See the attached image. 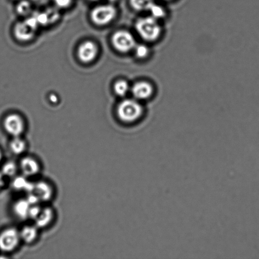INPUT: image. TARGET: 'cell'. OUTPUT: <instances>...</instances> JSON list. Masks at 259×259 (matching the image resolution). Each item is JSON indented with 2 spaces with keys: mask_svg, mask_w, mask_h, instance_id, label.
Segmentation results:
<instances>
[{
  "mask_svg": "<svg viewBox=\"0 0 259 259\" xmlns=\"http://www.w3.org/2000/svg\"><path fill=\"white\" fill-rule=\"evenodd\" d=\"M136 29L140 36L149 42L158 39L161 33V27L157 20L151 16L141 18L137 20Z\"/></svg>",
  "mask_w": 259,
  "mask_h": 259,
  "instance_id": "1",
  "label": "cell"
},
{
  "mask_svg": "<svg viewBox=\"0 0 259 259\" xmlns=\"http://www.w3.org/2000/svg\"><path fill=\"white\" fill-rule=\"evenodd\" d=\"M143 108L141 104L133 100H124L119 105L117 115L123 123H134L143 115Z\"/></svg>",
  "mask_w": 259,
  "mask_h": 259,
  "instance_id": "2",
  "label": "cell"
},
{
  "mask_svg": "<svg viewBox=\"0 0 259 259\" xmlns=\"http://www.w3.org/2000/svg\"><path fill=\"white\" fill-rule=\"evenodd\" d=\"M38 22L34 16L28 18L24 22H19L15 28V35L18 39L27 41L34 36L38 27Z\"/></svg>",
  "mask_w": 259,
  "mask_h": 259,
  "instance_id": "3",
  "label": "cell"
},
{
  "mask_svg": "<svg viewBox=\"0 0 259 259\" xmlns=\"http://www.w3.org/2000/svg\"><path fill=\"white\" fill-rule=\"evenodd\" d=\"M112 43L116 50L121 53H128L136 46L134 35L126 30H119L114 34Z\"/></svg>",
  "mask_w": 259,
  "mask_h": 259,
  "instance_id": "4",
  "label": "cell"
},
{
  "mask_svg": "<svg viewBox=\"0 0 259 259\" xmlns=\"http://www.w3.org/2000/svg\"><path fill=\"white\" fill-rule=\"evenodd\" d=\"M116 15V9L113 5H101L93 9L91 19L96 24L105 25L112 21Z\"/></svg>",
  "mask_w": 259,
  "mask_h": 259,
  "instance_id": "5",
  "label": "cell"
},
{
  "mask_svg": "<svg viewBox=\"0 0 259 259\" xmlns=\"http://www.w3.org/2000/svg\"><path fill=\"white\" fill-rule=\"evenodd\" d=\"M20 232L15 228H8L0 234V250L5 252L14 250L19 245Z\"/></svg>",
  "mask_w": 259,
  "mask_h": 259,
  "instance_id": "6",
  "label": "cell"
},
{
  "mask_svg": "<svg viewBox=\"0 0 259 259\" xmlns=\"http://www.w3.org/2000/svg\"><path fill=\"white\" fill-rule=\"evenodd\" d=\"M4 127L7 133L12 137H20L25 131V123L21 116L12 114L4 121Z\"/></svg>",
  "mask_w": 259,
  "mask_h": 259,
  "instance_id": "7",
  "label": "cell"
},
{
  "mask_svg": "<svg viewBox=\"0 0 259 259\" xmlns=\"http://www.w3.org/2000/svg\"><path fill=\"white\" fill-rule=\"evenodd\" d=\"M98 53L97 46L90 40L83 42L78 49V58L83 63L92 62L97 57Z\"/></svg>",
  "mask_w": 259,
  "mask_h": 259,
  "instance_id": "8",
  "label": "cell"
},
{
  "mask_svg": "<svg viewBox=\"0 0 259 259\" xmlns=\"http://www.w3.org/2000/svg\"><path fill=\"white\" fill-rule=\"evenodd\" d=\"M20 167L23 175L26 177L35 176L40 171L39 162L30 157H25L22 159L20 161Z\"/></svg>",
  "mask_w": 259,
  "mask_h": 259,
  "instance_id": "9",
  "label": "cell"
},
{
  "mask_svg": "<svg viewBox=\"0 0 259 259\" xmlns=\"http://www.w3.org/2000/svg\"><path fill=\"white\" fill-rule=\"evenodd\" d=\"M132 91L134 97L140 100H147L153 93V88L151 83L145 81L135 83Z\"/></svg>",
  "mask_w": 259,
  "mask_h": 259,
  "instance_id": "10",
  "label": "cell"
},
{
  "mask_svg": "<svg viewBox=\"0 0 259 259\" xmlns=\"http://www.w3.org/2000/svg\"><path fill=\"white\" fill-rule=\"evenodd\" d=\"M32 193L36 195L40 202H47L52 199L53 189L49 184L45 182L34 183V188Z\"/></svg>",
  "mask_w": 259,
  "mask_h": 259,
  "instance_id": "11",
  "label": "cell"
},
{
  "mask_svg": "<svg viewBox=\"0 0 259 259\" xmlns=\"http://www.w3.org/2000/svg\"><path fill=\"white\" fill-rule=\"evenodd\" d=\"M54 218V212L52 208H42L41 211L34 220L35 225L38 228H44L47 227L52 223Z\"/></svg>",
  "mask_w": 259,
  "mask_h": 259,
  "instance_id": "12",
  "label": "cell"
},
{
  "mask_svg": "<svg viewBox=\"0 0 259 259\" xmlns=\"http://www.w3.org/2000/svg\"><path fill=\"white\" fill-rule=\"evenodd\" d=\"M12 186L18 191H24L29 194L34 190V183L28 181L27 177L23 175L21 177H14L12 180Z\"/></svg>",
  "mask_w": 259,
  "mask_h": 259,
  "instance_id": "13",
  "label": "cell"
},
{
  "mask_svg": "<svg viewBox=\"0 0 259 259\" xmlns=\"http://www.w3.org/2000/svg\"><path fill=\"white\" fill-rule=\"evenodd\" d=\"M30 206L26 199L17 200L14 205V213L20 220H26L29 218Z\"/></svg>",
  "mask_w": 259,
  "mask_h": 259,
  "instance_id": "14",
  "label": "cell"
},
{
  "mask_svg": "<svg viewBox=\"0 0 259 259\" xmlns=\"http://www.w3.org/2000/svg\"><path fill=\"white\" fill-rule=\"evenodd\" d=\"M38 228L36 226H25L20 231V239L26 243L34 242L38 236Z\"/></svg>",
  "mask_w": 259,
  "mask_h": 259,
  "instance_id": "15",
  "label": "cell"
},
{
  "mask_svg": "<svg viewBox=\"0 0 259 259\" xmlns=\"http://www.w3.org/2000/svg\"><path fill=\"white\" fill-rule=\"evenodd\" d=\"M11 151L15 155H20L25 151L27 148L26 142L20 138V137H15L12 140L10 144Z\"/></svg>",
  "mask_w": 259,
  "mask_h": 259,
  "instance_id": "16",
  "label": "cell"
},
{
  "mask_svg": "<svg viewBox=\"0 0 259 259\" xmlns=\"http://www.w3.org/2000/svg\"><path fill=\"white\" fill-rule=\"evenodd\" d=\"M147 11L150 12L151 17L157 20L162 19L166 15V12H165L163 8L159 5L155 4L154 2L152 3Z\"/></svg>",
  "mask_w": 259,
  "mask_h": 259,
  "instance_id": "17",
  "label": "cell"
},
{
  "mask_svg": "<svg viewBox=\"0 0 259 259\" xmlns=\"http://www.w3.org/2000/svg\"><path fill=\"white\" fill-rule=\"evenodd\" d=\"M153 0H131L132 7L137 11H147Z\"/></svg>",
  "mask_w": 259,
  "mask_h": 259,
  "instance_id": "18",
  "label": "cell"
},
{
  "mask_svg": "<svg viewBox=\"0 0 259 259\" xmlns=\"http://www.w3.org/2000/svg\"><path fill=\"white\" fill-rule=\"evenodd\" d=\"M17 171V166L14 162H6L2 168V174L4 177H14Z\"/></svg>",
  "mask_w": 259,
  "mask_h": 259,
  "instance_id": "19",
  "label": "cell"
},
{
  "mask_svg": "<svg viewBox=\"0 0 259 259\" xmlns=\"http://www.w3.org/2000/svg\"><path fill=\"white\" fill-rule=\"evenodd\" d=\"M130 86L125 80H119L115 83L114 90L116 95L120 96H124L128 93Z\"/></svg>",
  "mask_w": 259,
  "mask_h": 259,
  "instance_id": "20",
  "label": "cell"
},
{
  "mask_svg": "<svg viewBox=\"0 0 259 259\" xmlns=\"http://www.w3.org/2000/svg\"><path fill=\"white\" fill-rule=\"evenodd\" d=\"M17 12L22 15H27L31 12L32 6L29 2L27 0H23L18 5L17 8Z\"/></svg>",
  "mask_w": 259,
  "mask_h": 259,
  "instance_id": "21",
  "label": "cell"
},
{
  "mask_svg": "<svg viewBox=\"0 0 259 259\" xmlns=\"http://www.w3.org/2000/svg\"><path fill=\"white\" fill-rule=\"evenodd\" d=\"M136 57L140 59H144L149 54V49L147 46L144 45H136L134 48Z\"/></svg>",
  "mask_w": 259,
  "mask_h": 259,
  "instance_id": "22",
  "label": "cell"
},
{
  "mask_svg": "<svg viewBox=\"0 0 259 259\" xmlns=\"http://www.w3.org/2000/svg\"><path fill=\"white\" fill-rule=\"evenodd\" d=\"M42 207H40L39 204L31 205L30 207L29 212V218L30 219L35 220L41 211Z\"/></svg>",
  "mask_w": 259,
  "mask_h": 259,
  "instance_id": "23",
  "label": "cell"
},
{
  "mask_svg": "<svg viewBox=\"0 0 259 259\" xmlns=\"http://www.w3.org/2000/svg\"><path fill=\"white\" fill-rule=\"evenodd\" d=\"M46 13H47L48 19H49L51 24L53 22H55L56 20H57L58 18H59V14H58V12L55 9H52L48 10Z\"/></svg>",
  "mask_w": 259,
  "mask_h": 259,
  "instance_id": "24",
  "label": "cell"
},
{
  "mask_svg": "<svg viewBox=\"0 0 259 259\" xmlns=\"http://www.w3.org/2000/svg\"><path fill=\"white\" fill-rule=\"evenodd\" d=\"M54 1L57 7L65 9L70 6L72 0H54Z\"/></svg>",
  "mask_w": 259,
  "mask_h": 259,
  "instance_id": "25",
  "label": "cell"
},
{
  "mask_svg": "<svg viewBox=\"0 0 259 259\" xmlns=\"http://www.w3.org/2000/svg\"><path fill=\"white\" fill-rule=\"evenodd\" d=\"M4 176L2 174V172H0V189L4 187L5 184V180H4Z\"/></svg>",
  "mask_w": 259,
  "mask_h": 259,
  "instance_id": "26",
  "label": "cell"
},
{
  "mask_svg": "<svg viewBox=\"0 0 259 259\" xmlns=\"http://www.w3.org/2000/svg\"><path fill=\"white\" fill-rule=\"evenodd\" d=\"M50 100L52 101L53 103H57V96L52 95L50 96Z\"/></svg>",
  "mask_w": 259,
  "mask_h": 259,
  "instance_id": "27",
  "label": "cell"
},
{
  "mask_svg": "<svg viewBox=\"0 0 259 259\" xmlns=\"http://www.w3.org/2000/svg\"><path fill=\"white\" fill-rule=\"evenodd\" d=\"M2 153L1 151H0V161H2Z\"/></svg>",
  "mask_w": 259,
  "mask_h": 259,
  "instance_id": "28",
  "label": "cell"
},
{
  "mask_svg": "<svg viewBox=\"0 0 259 259\" xmlns=\"http://www.w3.org/2000/svg\"><path fill=\"white\" fill-rule=\"evenodd\" d=\"M108 1L110 2H114L116 1V0H108Z\"/></svg>",
  "mask_w": 259,
  "mask_h": 259,
  "instance_id": "29",
  "label": "cell"
},
{
  "mask_svg": "<svg viewBox=\"0 0 259 259\" xmlns=\"http://www.w3.org/2000/svg\"><path fill=\"white\" fill-rule=\"evenodd\" d=\"M91 1L96 2V1H98V0H91Z\"/></svg>",
  "mask_w": 259,
  "mask_h": 259,
  "instance_id": "30",
  "label": "cell"
}]
</instances>
